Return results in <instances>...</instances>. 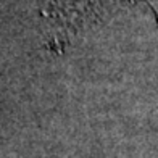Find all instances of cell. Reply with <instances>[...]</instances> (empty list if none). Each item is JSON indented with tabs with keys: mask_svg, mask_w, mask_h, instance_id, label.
Returning a JSON list of instances; mask_svg holds the SVG:
<instances>
[{
	"mask_svg": "<svg viewBox=\"0 0 158 158\" xmlns=\"http://www.w3.org/2000/svg\"><path fill=\"white\" fill-rule=\"evenodd\" d=\"M147 2L150 3V6L153 8V11L156 13V16H158V0H147Z\"/></svg>",
	"mask_w": 158,
	"mask_h": 158,
	"instance_id": "cell-1",
	"label": "cell"
}]
</instances>
